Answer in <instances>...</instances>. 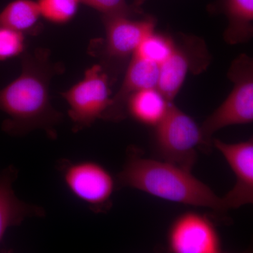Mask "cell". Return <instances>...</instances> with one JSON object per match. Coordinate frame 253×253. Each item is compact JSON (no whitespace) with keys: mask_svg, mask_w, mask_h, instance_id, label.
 <instances>
[{"mask_svg":"<svg viewBox=\"0 0 253 253\" xmlns=\"http://www.w3.org/2000/svg\"><path fill=\"white\" fill-rule=\"evenodd\" d=\"M41 11L34 0H13L0 11V24L22 33L36 36L41 31Z\"/></svg>","mask_w":253,"mask_h":253,"instance_id":"obj_15","label":"cell"},{"mask_svg":"<svg viewBox=\"0 0 253 253\" xmlns=\"http://www.w3.org/2000/svg\"><path fill=\"white\" fill-rule=\"evenodd\" d=\"M118 185L139 190L158 199L210 208L215 212L227 211L224 200L211 188L179 166L166 161L142 158L134 149L128 150Z\"/></svg>","mask_w":253,"mask_h":253,"instance_id":"obj_2","label":"cell"},{"mask_svg":"<svg viewBox=\"0 0 253 253\" xmlns=\"http://www.w3.org/2000/svg\"><path fill=\"white\" fill-rule=\"evenodd\" d=\"M146 1H147V0H134V1H133V4L131 5H132L135 9L141 10L140 8L141 5L144 4Z\"/></svg>","mask_w":253,"mask_h":253,"instance_id":"obj_20","label":"cell"},{"mask_svg":"<svg viewBox=\"0 0 253 253\" xmlns=\"http://www.w3.org/2000/svg\"><path fill=\"white\" fill-rule=\"evenodd\" d=\"M172 253H219L222 243L215 224L206 214L186 212L172 221L168 233Z\"/></svg>","mask_w":253,"mask_h":253,"instance_id":"obj_9","label":"cell"},{"mask_svg":"<svg viewBox=\"0 0 253 253\" xmlns=\"http://www.w3.org/2000/svg\"><path fill=\"white\" fill-rule=\"evenodd\" d=\"M175 46L172 37L154 31L143 40L134 54L160 66L172 55Z\"/></svg>","mask_w":253,"mask_h":253,"instance_id":"obj_16","label":"cell"},{"mask_svg":"<svg viewBox=\"0 0 253 253\" xmlns=\"http://www.w3.org/2000/svg\"><path fill=\"white\" fill-rule=\"evenodd\" d=\"M42 18L54 24L69 23L77 14L81 0H38Z\"/></svg>","mask_w":253,"mask_h":253,"instance_id":"obj_17","label":"cell"},{"mask_svg":"<svg viewBox=\"0 0 253 253\" xmlns=\"http://www.w3.org/2000/svg\"><path fill=\"white\" fill-rule=\"evenodd\" d=\"M56 168L70 193L91 211L104 213L111 209L118 183L104 166L89 160L62 158L57 161Z\"/></svg>","mask_w":253,"mask_h":253,"instance_id":"obj_5","label":"cell"},{"mask_svg":"<svg viewBox=\"0 0 253 253\" xmlns=\"http://www.w3.org/2000/svg\"><path fill=\"white\" fill-rule=\"evenodd\" d=\"M213 144L220 151L236 176L235 185L222 198L226 209L253 204V138L235 144L214 139Z\"/></svg>","mask_w":253,"mask_h":253,"instance_id":"obj_10","label":"cell"},{"mask_svg":"<svg viewBox=\"0 0 253 253\" xmlns=\"http://www.w3.org/2000/svg\"><path fill=\"white\" fill-rule=\"evenodd\" d=\"M26 51V36L0 24V62L21 56Z\"/></svg>","mask_w":253,"mask_h":253,"instance_id":"obj_18","label":"cell"},{"mask_svg":"<svg viewBox=\"0 0 253 253\" xmlns=\"http://www.w3.org/2000/svg\"><path fill=\"white\" fill-rule=\"evenodd\" d=\"M81 3L87 5L99 11L102 16L124 15L132 16L141 14V10L136 9L131 4H127L126 0H81Z\"/></svg>","mask_w":253,"mask_h":253,"instance_id":"obj_19","label":"cell"},{"mask_svg":"<svg viewBox=\"0 0 253 253\" xmlns=\"http://www.w3.org/2000/svg\"><path fill=\"white\" fill-rule=\"evenodd\" d=\"M18 174L14 166L0 172V243L9 228L21 225L27 218L44 217L46 214L44 208L18 199L13 189Z\"/></svg>","mask_w":253,"mask_h":253,"instance_id":"obj_12","label":"cell"},{"mask_svg":"<svg viewBox=\"0 0 253 253\" xmlns=\"http://www.w3.org/2000/svg\"><path fill=\"white\" fill-rule=\"evenodd\" d=\"M170 103L157 88H147L129 96L126 113L137 122L154 127L166 116Z\"/></svg>","mask_w":253,"mask_h":253,"instance_id":"obj_13","label":"cell"},{"mask_svg":"<svg viewBox=\"0 0 253 253\" xmlns=\"http://www.w3.org/2000/svg\"><path fill=\"white\" fill-rule=\"evenodd\" d=\"M211 56L204 41L184 36L172 55L160 65L156 88L169 102H173L189 72L199 74L207 68Z\"/></svg>","mask_w":253,"mask_h":253,"instance_id":"obj_8","label":"cell"},{"mask_svg":"<svg viewBox=\"0 0 253 253\" xmlns=\"http://www.w3.org/2000/svg\"><path fill=\"white\" fill-rule=\"evenodd\" d=\"M159 65L133 54L124 79L118 92L112 97V104L103 119L119 121L126 117V105L128 98L136 91L156 87L159 76Z\"/></svg>","mask_w":253,"mask_h":253,"instance_id":"obj_11","label":"cell"},{"mask_svg":"<svg viewBox=\"0 0 253 253\" xmlns=\"http://www.w3.org/2000/svg\"><path fill=\"white\" fill-rule=\"evenodd\" d=\"M234 87L225 101L201 126L204 147L209 146L216 131L234 125L253 121V62L246 54L234 60L227 73Z\"/></svg>","mask_w":253,"mask_h":253,"instance_id":"obj_4","label":"cell"},{"mask_svg":"<svg viewBox=\"0 0 253 253\" xmlns=\"http://www.w3.org/2000/svg\"><path fill=\"white\" fill-rule=\"evenodd\" d=\"M220 6L228 20L224 34L226 42L249 41L253 33V0H221Z\"/></svg>","mask_w":253,"mask_h":253,"instance_id":"obj_14","label":"cell"},{"mask_svg":"<svg viewBox=\"0 0 253 253\" xmlns=\"http://www.w3.org/2000/svg\"><path fill=\"white\" fill-rule=\"evenodd\" d=\"M154 128L153 143L158 156L163 161L192 170L197 161V149L204 146L201 126L172 102L166 116Z\"/></svg>","mask_w":253,"mask_h":253,"instance_id":"obj_3","label":"cell"},{"mask_svg":"<svg viewBox=\"0 0 253 253\" xmlns=\"http://www.w3.org/2000/svg\"><path fill=\"white\" fill-rule=\"evenodd\" d=\"M21 57V74L0 89V111L9 116L2 123V130L14 136L42 130L56 139V126L63 114L51 104L50 83L55 75L63 72V66L53 63L44 48L33 52L26 50Z\"/></svg>","mask_w":253,"mask_h":253,"instance_id":"obj_1","label":"cell"},{"mask_svg":"<svg viewBox=\"0 0 253 253\" xmlns=\"http://www.w3.org/2000/svg\"><path fill=\"white\" fill-rule=\"evenodd\" d=\"M111 83L104 67L95 64L86 70L81 81L61 93L68 105L73 132L83 130L97 120L103 119L112 104Z\"/></svg>","mask_w":253,"mask_h":253,"instance_id":"obj_6","label":"cell"},{"mask_svg":"<svg viewBox=\"0 0 253 253\" xmlns=\"http://www.w3.org/2000/svg\"><path fill=\"white\" fill-rule=\"evenodd\" d=\"M124 15L102 16L105 37L99 56L101 66L111 81L123 71L126 63L146 36L155 31V18L134 20Z\"/></svg>","mask_w":253,"mask_h":253,"instance_id":"obj_7","label":"cell"}]
</instances>
